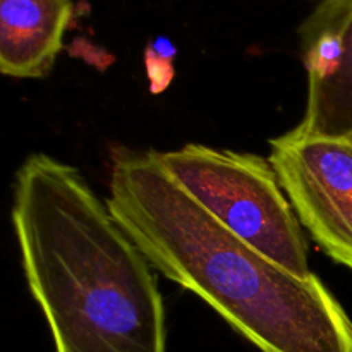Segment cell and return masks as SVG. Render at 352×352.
I'll return each mask as SVG.
<instances>
[{
	"instance_id": "4",
	"label": "cell",
	"mask_w": 352,
	"mask_h": 352,
	"mask_svg": "<svg viewBox=\"0 0 352 352\" xmlns=\"http://www.w3.org/2000/svg\"><path fill=\"white\" fill-rule=\"evenodd\" d=\"M268 160L311 239L352 270V138L311 136L294 127L270 140Z\"/></svg>"
},
{
	"instance_id": "5",
	"label": "cell",
	"mask_w": 352,
	"mask_h": 352,
	"mask_svg": "<svg viewBox=\"0 0 352 352\" xmlns=\"http://www.w3.org/2000/svg\"><path fill=\"white\" fill-rule=\"evenodd\" d=\"M308 100L298 129L352 138V0H318L299 28Z\"/></svg>"
},
{
	"instance_id": "2",
	"label": "cell",
	"mask_w": 352,
	"mask_h": 352,
	"mask_svg": "<svg viewBox=\"0 0 352 352\" xmlns=\"http://www.w3.org/2000/svg\"><path fill=\"white\" fill-rule=\"evenodd\" d=\"M10 215L55 352H167L155 268L78 168L30 155L14 177Z\"/></svg>"
},
{
	"instance_id": "1",
	"label": "cell",
	"mask_w": 352,
	"mask_h": 352,
	"mask_svg": "<svg viewBox=\"0 0 352 352\" xmlns=\"http://www.w3.org/2000/svg\"><path fill=\"white\" fill-rule=\"evenodd\" d=\"M109 210L151 267L261 352H352V320L318 275H296L206 213L157 150L113 148Z\"/></svg>"
},
{
	"instance_id": "6",
	"label": "cell",
	"mask_w": 352,
	"mask_h": 352,
	"mask_svg": "<svg viewBox=\"0 0 352 352\" xmlns=\"http://www.w3.org/2000/svg\"><path fill=\"white\" fill-rule=\"evenodd\" d=\"M72 0H0V72L43 79L62 50Z\"/></svg>"
},
{
	"instance_id": "3",
	"label": "cell",
	"mask_w": 352,
	"mask_h": 352,
	"mask_svg": "<svg viewBox=\"0 0 352 352\" xmlns=\"http://www.w3.org/2000/svg\"><path fill=\"white\" fill-rule=\"evenodd\" d=\"M170 177L237 239L296 275L311 274L302 226L268 157L189 143L160 151Z\"/></svg>"
}]
</instances>
